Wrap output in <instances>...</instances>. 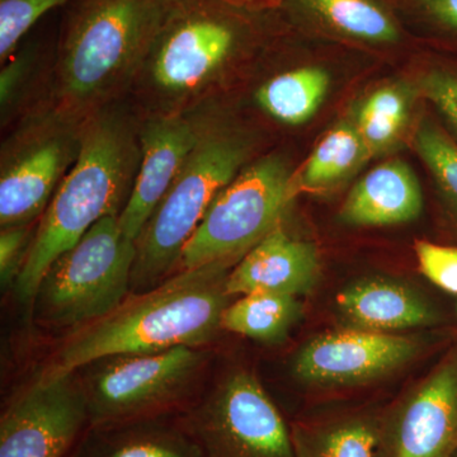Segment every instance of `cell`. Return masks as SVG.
<instances>
[{
  "instance_id": "obj_1",
  "label": "cell",
  "mask_w": 457,
  "mask_h": 457,
  "mask_svg": "<svg viewBox=\"0 0 457 457\" xmlns=\"http://www.w3.org/2000/svg\"><path fill=\"white\" fill-rule=\"evenodd\" d=\"M228 263L179 270L150 290L126 297L104 317L73 330L40 378L74 374L117 354L197 348L220 329L228 305Z\"/></svg>"
},
{
  "instance_id": "obj_2",
  "label": "cell",
  "mask_w": 457,
  "mask_h": 457,
  "mask_svg": "<svg viewBox=\"0 0 457 457\" xmlns=\"http://www.w3.org/2000/svg\"><path fill=\"white\" fill-rule=\"evenodd\" d=\"M140 158V134L125 113L106 107L83 122L79 155L41 216L14 284L21 302H33L51 264L90 228L121 213Z\"/></svg>"
},
{
  "instance_id": "obj_3",
  "label": "cell",
  "mask_w": 457,
  "mask_h": 457,
  "mask_svg": "<svg viewBox=\"0 0 457 457\" xmlns=\"http://www.w3.org/2000/svg\"><path fill=\"white\" fill-rule=\"evenodd\" d=\"M174 0H77L57 47L53 108L84 120L137 80Z\"/></svg>"
},
{
  "instance_id": "obj_4",
  "label": "cell",
  "mask_w": 457,
  "mask_h": 457,
  "mask_svg": "<svg viewBox=\"0 0 457 457\" xmlns=\"http://www.w3.org/2000/svg\"><path fill=\"white\" fill-rule=\"evenodd\" d=\"M253 12L222 0H174L139 75L163 113L180 112L212 87L251 36Z\"/></svg>"
},
{
  "instance_id": "obj_5",
  "label": "cell",
  "mask_w": 457,
  "mask_h": 457,
  "mask_svg": "<svg viewBox=\"0 0 457 457\" xmlns=\"http://www.w3.org/2000/svg\"><path fill=\"white\" fill-rule=\"evenodd\" d=\"M252 141L227 126L203 125L179 177L137 240L131 288L144 293L167 279L180 252L219 194L252 155Z\"/></svg>"
},
{
  "instance_id": "obj_6",
  "label": "cell",
  "mask_w": 457,
  "mask_h": 457,
  "mask_svg": "<svg viewBox=\"0 0 457 457\" xmlns=\"http://www.w3.org/2000/svg\"><path fill=\"white\" fill-rule=\"evenodd\" d=\"M135 258L137 242L122 233L119 216L102 219L45 273L32 302L35 318L73 332L104 317L128 296Z\"/></svg>"
},
{
  "instance_id": "obj_7",
  "label": "cell",
  "mask_w": 457,
  "mask_h": 457,
  "mask_svg": "<svg viewBox=\"0 0 457 457\" xmlns=\"http://www.w3.org/2000/svg\"><path fill=\"white\" fill-rule=\"evenodd\" d=\"M295 191L294 177L281 156L258 159L210 204L183 246L177 269H197L218 262L236 266L278 227Z\"/></svg>"
},
{
  "instance_id": "obj_8",
  "label": "cell",
  "mask_w": 457,
  "mask_h": 457,
  "mask_svg": "<svg viewBox=\"0 0 457 457\" xmlns=\"http://www.w3.org/2000/svg\"><path fill=\"white\" fill-rule=\"evenodd\" d=\"M203 361L197 348L179 345L90 363L83 385L90 427L104 431L161 416L188 393Z\"/></svg>"
},
{
  "instance_id": "obj_9",
  "label": "cell",
  "mask_w": 457,
  "mask_h": 457,
  "mask_svg": "<svg viewBox=\"0 0 457 457\" xmlns=\"http://www.w3.org/2000/svg\"><path fill=\"white\" fill-rule=\"evenodd\" d=\"M84 121L50 108L27 120L3 144L2 228L31 225L44 215L79 155Z\"/></svg>"
},
{
  "instance_id": "obj_10",
  "label": "cell",
  "mask_w": 457,
  "mask_h": 457,
  "mask_svg": "<svg viewBox=\"0 0 457 457\" xmlns=\"http://www.w3.org/2000/svg\"><path fill=\"white\" fill-rule=\"evenodd\" d=\"M180 423L204 457H295L291 429L245 370L225 376Z\"/></svg>"
},
{
  "instance_id": "obj_11",
  "label": "cell",
  "mask_w": 457,
  "mask_h": 457,
  "mask_svg": "<svg viewBox=\"0 0 457 457\" xmlns=\"http://www.w3.org/2000/svg\"><path fill=\"white\" fill-rule=\"evenodd\" d=\"M87 426L88 403L77 378H38L3 413L0 457H66Z\"/></svg>"
},
{
  "instance_id": "obj_12",
  "label": "cell",
  "mask_w": 457,
  "mask_h": 457,
  "mask_svg": "<svg viewBox=\"0 0 457 457\" xmlns=\"http://www.w3.org/2000/svg\"><path fill=\"white\" fill-rule=\"evenodd\" d=\"M457 450V341L380 420L376 457H451Z\"/></svg>"
},
{
  "instance_id": "obj_13",
  "label": "cell",
  "mask_w": 457,
  "mask_h": 457,
  "mask_svg": "<svg viewBox=\"0 0 457 457\" xmlns=\"http://www.w3.org/2000/svg\"><path fill=\"white\" fill-rule=\"evenodd\" d=\"M423 348L418 338L343 328L306 343L295 357L294 374L323 386L368 383L407 365Z\"/></svg>"
},
{
  "instance_id": "obj_14",
  "label": "cell",
  "mask_w": 457,
  "mask_h": 457,
  "mask_svg": "<svg viewBox=\"0 0 457 457\" xmlns=\"http://www.w3.org/2000/svg\"><path fill=\"white\" fill-rule=\"evenodd\" d=\"M203 123L183 112L159 113L141 129V158L128 203L119 215L122 233L137 242L146 222L170 191Z\"/></svg>"
},
{
  "instance_id": "obj_15",
  "label": "cell",
  "mask_w": 457,
  "mask_h": 457,
  "mask_svg": "<svg viewBox=\"0 0 457 457\" xmlns=\"http://www.w3.org/2000/svg\"><path fill=\"white\" fill-rule=\"evenodd\" d=\"M320 270L317 248L281 227L254 245L228 272V296L276 294L299 296L317 284Z\"/></svg>"
},
{
  "instance_id": "obj_16",
  "label": "cell",
  "mask_w": 457,
  "mask_h": 457,
  "mask_svg": "<svg viewBox=\"0 0 457 457\" xmlns=\"http://www.w3.org/2000/svg\"><path fill=\"white\" fill-rule=\"evenodd\" d=\"M343 328L390 333L409 328L436 327L446 312L425 294L385 278H363L343 288L336 300Z\"/></svg>"
},
{
  "instance_id": "obj_17",
  "label": "cell",
  "mask_w": 457,
  "mask_h": 457,
  "mask_svg": "<svg viewBox=\"0 0 457 457\" xmlns=\"http://www.w3.org/2000/svg\"><path fill=\"white\" fill-rule=\"evenodd\" d=\"M423 194L416 173L405 162L389 161L356 183L341 210L351 227H389L420 218Z\"/></svg>"
},
{
  "instance_id": "obj_18",
  "label": "cell",
  "mask_w": 457,
  "mask_h": 457,
  "mask_svg": "<svg viewBox=\"0 0 457 457\" xmlns=\"http://www.w3.org/2000/svg\"><path fill=\"white\" fill-rule=\"evenodd\" d=\"M319 25L351 40L372 45L399 41L395 20L380 0H287Z\"/></svg>"
},
{
  "instance_id": "obj_19",
  "label": "cell",
  "mask_w": 457,
  "mask_h": 457,
  "mask_svg": "<svg viewBox=\"0 0 457 457\" xmlns=\"http://www.w3.org/2000/svg\"><path fill=\"white\" fill-rule=\"evenodd\" d=\"M291 437L295 457H376L380 420L354 414L295 423Z\"/></svg>"
},
{
  "instance_id": "obj_20",
  "label": "cell",
  "mask_w": 457,
  "mask_h": 457,
  "mask_svg": "<svg viewBox=\"0 0 457 457\" xmlns=\"http://www.w3.org/2000/svg\"><path fill=\"white\" fill-rule=\"evenodd\" d=\"M329 75L318 66H303L276 75L257 90L255 99L264 112L286 125H302L323 104Z\"/></svg>"
},
{
  "instance_id": "obj_21",
  "label": "cell",
  "mask_w": 457,
  "mask_h": 457,
  "mask_svg": "<svg viewBox=\"0 0 457 457\" xmlns=\"http://www.w3.org/2000/svg\"><path fill=\"white\" fill-rule=\"evenodd\" d=\"M370 158L353 120L343 121L315 147L303 164L299 179H294L295 189L326 191L347 179Z\"/></svg>"
},
{
  "instance_id": "obj_22",
  "label": "cell",
  "mask_w": 457,
  "mask_h": 457,
  "mask_svg": "<svg viewBox=\"0 0 457 457\" xmlns=\"http://www.w3.org/2000/svg\"><path fill=\"white\" fill-rule=\"evenodd\" d=\"M414 146L435 182L442 225L451 245H457V143L441 122L423 117Z\"/></svg>"
},
{
  "instance_id": "obj_23",
  "label": "cell",
  "mask_w": 457,
  "mask_h": 457,
  "mask_svg": "<svg viewBox=\"0 0 457 457\" xmlns=\"http://www.w3.org/2000/svg\"><path fill=\"white\" fill-rule=\"evenodd\" d=\"M302 315L296 297L287 295H245L228 305L221 315V329L255 341H284Z\"/></svg>"
},
{
  "instance_id": "obj_24",
  "label": "cell",
  "mask_w": 457,
  "mask_h": 457,
  "mask_svg": "<svg viewBox=\"0 0 457 457\" xmlns=\"http://www.w3.org/2000/svg\"><path fill=\"white\" fill-rule=\"evenodd\" d=\"M411 107V92L403 84H386L363 99L353 122L370 156L384 154L399 143Z\"/></svg>"
},
{
  "instance_id": "obj_25",
  "label": "cell",
  "mask_w": 457,
  "mask_h": 457,
  "mask_svg": "<svg viewBox=\"0 0 457 457\" xmlns=\"http://www.w3.org/2000/svg\"><path fill=\"white\" fill-rule=\"evenodd\" d=\"M104 431L112 435L93 457H204L180 422L179 427H164L143 420Z\"/></svg>"
},
{
  "instance_id": "obj_26",
  "label": "cell",
  "mask_w": 457,
  "mask_h": 457,
  "mask_svg": "<svg viewBox=\"0 0 457 457\" xmlns=\"http://www.w3.org/2000/svg\"><path fill=\"white\" fill-rule=\"evenodd\" d=\"M69 0H0V60L16 54L18 45L41 17Z\"/></svg>"
},
{
  "instance_id": "obj_27",
  "label": "cell",
  "mask_w": 457,
  "mask_h": 457,
  "mask_svg": "<svg viewBox=\"0 0 457 457\" xmlns=\"http://www.w3.org/2000/svg\"><path fill=\"white\" fill-rule=\"evenodd\" d=\"M420 89L457 143V60L446 59L429 66L420 77Z\"/></svg>"
},
{
  "instance_id": "obj_28",
  "label": "cell",
  "mask_w": 457,
  "mask_h": 457,
  "mask_svg": "<svg viewBox=\"0 0 457 457\" xmlns=\"http://www.w3.org/2000/svg\"><path fill=\"white\" fill-rule=\"evenodd\" d=\"M414 252L425 278L445 293L457 295V245L417 240Z\"/></svg>"
},
{
  "instance_id": "obj_29",
  "label": "cell",
  "mask_w": 457,
  "mask_h": 457,
  "mask_svg": "<svg viewBox=\"0 0 457 457\" xmlns=\"http://www.w3.org/2000/svg\"><path fill=\"white\" fill-rule=\"evenodd\" d=\"M31 225L2 228L0 233V279L3 286L14 281L25 263L31 246Z\"/></svg>"
},
{
  "instance_id": "obj_30",
  "label": "cell",
  "mask_w": 457,
  "mask_h": 457,
  "mask_svg": "<svg viewBox=\"0 0 457 457\" xmlns=\"http://www.w3.org/2000/svg\"><path fill=\"white\" fill-rule=\"evenodd\" d=\"M33 62H35L33 49L22 51L17 55L14 54L12 60H7V64L0 74V104H2L3 113L16 102Z\"/></svg>"
},
{
  "instance_id": "obj_31",
  "label": "cell",
  "mask_w": 457,
  "mask_h": 457,
  "mask_svg": "<svg viewBox=\"0 0 457 457\" xmlns=\"http://www.w3.org/2000/svg\"><path fill=\"white\" fill-rule=\"evenodd\" d=\"M420 4L438 33L457 45V0H420Z\"/></svg>"
},
{
  "instance_id": "obj_32",
  "label": "cell",
  "mask_w": 457,
  "mask_h": 457,
  "mask_svg": "<svg viewBox=\"0 0 457 457\" xmlns=\"http://www.w3.org/2000/svg\"><path fill=\"white\" fill-rule=\"evenodd\" d=\"M228 4L237 5V7L252 9V11H261V9L273 7L278 4L279 0H222Z\"/></svg>"
},
{
  "instance_id": "obj_33",
  "label": "cell",
  "mask_w": 457,
  "mask_h": 457,
  "mask_svg": "<svg viewBox=\"0 0 457 457\" xmlns=\"http://www.w3.org/2000/svg\"><path fill=\"white\" fill-rule=\"evenodd\" d=\"M451 457H457V450L455 451V453H453V455Z\"/></svg>"
}]
</instances>
